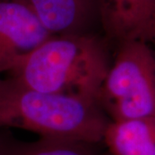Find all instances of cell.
Wrapping results in <instances>:
<instances>
[{"mask_svg":"<svg viewBox=\"0 0 155 155\" xmlns=\"http://www.w3.org/2000/svg\"><path fill=\"white\" fill-rule=\"evenodd\" d=\"M110 45L102 34L52 35L7 73L35 90L97 104L111 65Z\"/></svg>","mask_w":155,"mask_h":155,"instance_id":"1","label":"cell"},{"mask_svg":"<svg viewBox=\"0 0 155 155\" xmlns=\"http://www.w3.org/2000/svg\"><path fill=\"white\" fill-rule=\"evenodd\" d=\"M110 120L95 102L41 91L14 78H0V129L97 144Z\"/></svg>","mask_w":155,"mask_h":155,"instance_id":"2","label":"cell"},{"mask_svg":"<svg viewBox=\"0 0 155 155\" xmlns=\"http://www.w3.org/2000/svg\"><path fill=\"white\" fill-rule=\"evenodd\" d=\"M97 104L111 122L155 117V50L150 43L116 45Z\"/></svg>","mask_w":155,"mask_h":155,"instance_id":"3","label":"cell"},{"mask_svg":"<svg viewBox=\"0 0 155 155\" xmlns=\"http://www.w3.org/2000/svg\"><path fill=\"white\" fill-rule=\"evenodd\" d=\"M52 36L17 0H0V74L9 72Z\"/></svg>","mask_w":155,"mask_h":155,"instance_id":"4","label":"cell"},{"mask_svg":"<svg viewBox=\"0 0 155 155\" xmlns=\"http://www.w3.org/2000/svg\"><path fill=\"white\" fill-rule=\"evenodd\" d=\"M52 35L102 34L99 0H17Z\"/></svg>","mask_w":155,"mask_h":155,"instance_id":"5","label":"cell"},{"mask_svg":"<svg viewBox=\"0 0 155 155\" xmlns=\"http://www.w3.org/2000/svg\"><path fill=\"white\" fill-rule=\"evenodd\" d=\"M102 32L110 43L155 40V0H99Z\"/></svg>","mask_w":155,"mask_h":155,"instance_id":"6","label":"cell"},{"mask_svg":"<svg viewBox=\"0 0 155 155\" xmlns=\"http://www.w3.org/2000/svg\"><path fill=\"white\" fill-rule=\"evenodd\" d=\"M103 141L112 155H155V117L110 121Z\"/></svg>","mask_w":155,"mask_h":155,"instance_id":"7","label":"cell"},{"mask_svg":"<svg viewBox=\"0 0 155 155\" xmlns=\"http://www.w3.org/2000/svg\"><path fill=\"white\" fill-rule=\"evenodd\" d=\"M0 155H96L92 144L66 139L40 137L21 141L0 129Z\"/></svg>","mask_w":155,"mask_h":155,"instance_id":"8","label":"cell"},{"mask_svg":"<svg viewBox=\"0 0 155 155\" xmlns=\"http://www.w3.org/2000/svg\"><path fill=\"white\" fill-rule=\"evenodd\" d=\"M97 155V154H96ZM101 155H112L111 153H105V154H101Z\"/></svg>","mask_w":155,"mask_h":155,"instance_id":"9","label":"cell"},{"mask_svg":"<svg viewBox=\"0 0 155 155\" xmlns=\"http://www.w3.org/2000/svg\"><path fill=\"white\" fill-rule=\"evenodd\" d=\"M152 44H153V46H154V48H154V50H155V40H154V41H153V42Z\"/></svg>","mask_w":155,"mask_h":155,"instance_id":"10","label":"cell"}]
</instances>
